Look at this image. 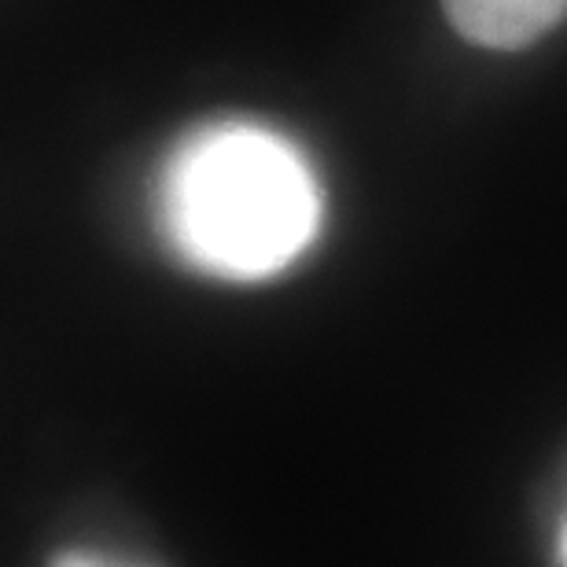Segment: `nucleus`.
<instances>
[{"mask_svg":"<svg viewBox=\"0 0 567 567\" xmlns=\"http://www.w3.org/2000/svg\"><path fill=\"white\" fill-rule=\"evenodd\" d=\"M166 240L196 269L258 280L295 262L321 221V192L295 147L262 126H210L169 158Z\"/></svg>","mask_w":567,"mask_h":567,"instance_id":"1","label":"nucleus"},{"mask_svg":"<svg viewBox=\"0 0 567 567\" xmlns=\"http://www.w3.org/2000/svg\"><path fill=\"white\" fill-rule=\"evenodd\" d=\"M450 27L483 49L516 52L567 19V0H442Z\"/></svg>","mask_w":567,"mask_h":567,"instance_id":"2","label":"nucleus"},{"mask_svg":"<svg viewBox=\"0 0 567 567\" xmlns=\"http://www.w3.org/2000/svg\"><path fill=\"white\" fill-rule=\"evenodd\" d=\"M52 567H147V564L122 560V557H111V553H96V549H66L52 560Z\"/></svg>","mask_w":567,"mask_h":567,"instance_id":"3","label":"nucleus"},{"mask_svg":"<svg viewBox=\"0 0 567 567\" xmlns=\"http://www.w3.org/2000/svg\"><path fill=\"white\" fill-rule=\"evenodd\" d=\"M564 560H567V535H564Z\"/></svg>","mask_w":567,"mask_h":567,"instance_id":"4","label":"nucleus"}]
</instances>
